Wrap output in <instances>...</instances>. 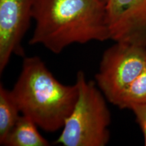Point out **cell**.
I'll use <instances>...</instances> for the list:
<instances>
[{
	"label": "cell",
	"mask_w": 146,
	"mask_h": 146,
	"mask_svg": "<svg viewBox=\"0 0 146 146\" xmlns=\"http://www.w3.org/2000/svg\"><path fill=\"white\" fill-rule=\"evenodd\" d=\"M12 91L0 84V144L3 145L21 115Z\"/></svg>",
	"instance_id": "8"
},
{
	"label": "cell",
	"mask_w": 146,
	"mask_h": 146,
	"mask_svg": "<svg viewBox=\"0 0 146 146\" xmlns=\"http://www.w3.org/2000/svg\"><path fill=\"white\" fill-rule=\"evenodd\" d=\"M31 45L58 54L73 43L110 39L106 0H35Z\"/></svg>",
	"instance_id": "1"
},
{
	"label": "cell",
	"mask_w": 146,
	"mask_h": 146,
	"mask_svg": "<svg viewBox=\"0 0 146 146\" xmlns=\"http://www.w3.org/2000/svg\"><path fill=\"white\" fill-rule=\"evenodd\" d=\"M110 39L146 47V0H106Z\"/></svg>",
	"instance_id": "6"
},
{
	"label": "cell",
	"mask_w": 146,
	"mask_h": 146,
	"mask_svg": "<svg viewBox=\"0 0 146 146\" xmlns=\"http://www.w3.org/2000/svg\"><path fill=\"white\" fill-rule=\"evenodd\" d=\"M35 0H0V74L13 55L24 57L22 46L33 19Z\"/></svg>",
	"instance_id": "5"
},
{
	"label": "cell",
	"mask_w": 146,
	"mask_h": 146,
	"mask_svg": "<svg viewBox=\"0 0 146 146\" xmlns=\"http://www.w3.org/2000/svg\"><path fill=\"white\" fill-rule=\"evenodd\" d=\"M146 65V47L116 42L102 55L96 84L107 101L114 104Z\"/></svg>",
	"instance_id": "4"
},
{
	"label": "cell",
	"mask_w": 146,
	"mask_h": 146,
	"mask_svg": "<svg viewBox=\"0 0 146 146\" xmlns=\"http://www.w3.org/2000/svg\"><path fill=\"white\" fill-rule=\"evenodd\" d=\"M38 126L30 118L22 114L3 145L49 146L51 144L40 134Z\"/></svg>",
	"instance_id": "7"
},
{
	"label": "cell",
	"mask_w": 146,
	"mask_h": 146,
	"mask_svg": "<svg viewBox=\"0 0 146 146\" xmlns=\"http://www.w3.org/2000/svg\"><path fill=\"white\" fill-rule=\"evenodd\" d=\"M78 98L55 143L64 146H105L110 139L111 114L106 98L96 83L78 71Z\"/></svg>",
	"instance_id": "3"
},
{
	"label": "cell",
	"mask_w": 146,
	"mask_h": 146,
	"mask_svg": "<svg viewBox=\"0 0 146 146\" xmlns=\"http://www.w3.org/2000/svg\"><path fill=\"white\" fill-rule=\"evenodd\" d=\"M143 104H146V65L113 105L120 109H131L134 106Z\"/></svg>",
	"instance_id": "9"
},
{
	"label": "cell",
	"mask_w": 146,
	"mask_h": 146,
	"mask_svg": "<svg viewBox=\"0 0 146 146\" xmlns=\"http://www.w3.org/2000/svg\"><path fill=\"white\" fill-rule=\"evenodd\" d=\"M21 113L49 133L63 128L78 98L75 83H61L38 56L24 57L22 70L12 89Z\"/></svg>",
	"instance_id": "2"
},
{
	"label": "cell",
	"mask_w": 146,
	"mask_h": 146,
	"mask_svg": "<svg viewBox=\"0 0 146 146\" xmlns=\"http://www.w3.org/2000/svg\"><path fill=\"white\" fill-rule=\"evenodd\" d=\"M135 116L136 121L142 131L144 145L146 146V104L135 105L130 109Z\"/></svg>",
	"instance_id": "10"
},
{
	"label": "cell",
	"mask_w": 146,
	"mask_h": 146,
	"mask_svg": "<svg viewBox=\"0 0 146 146\" xmlns=\"http://www.w3.org/2000/svg\"></svg>",
	"instance_id": "11"
}]
</instances>
